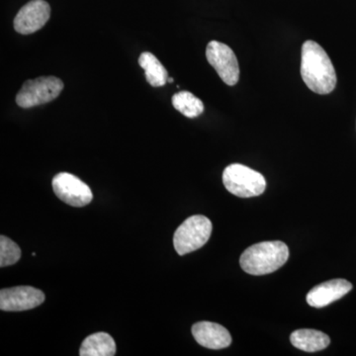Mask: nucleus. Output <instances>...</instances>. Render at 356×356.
Instances as JSON below:
<instances>
[{
    "instance_id": "1",
    "label": "nucleus",
    "mask_w": 356,
    "mask_h": 356,
    "mask_svg": "<svg viewBox=\"0 0 356 356\" xmlns=\"http://www.w3.org/2000/svg\"><path fill=\"white\" fill-rule=\"evenodd\" d=\"M301 76L313 92L329 95L337 86V74L331 58L315 41H306L302 46Z\"/></svg>"
},
{
    "instance_id": "2",
    "label": "nucleus",
    "mask_w": 356,
    "mask_h": 356,
    "mask_svg": "<svg viewBox=\"0 0 356 356\" xmlns=\"http://www.w3.org/2000/svg\"><path fill=\"white\" fill-rule=\"evenodd\" d=\"M289 259V248L280 241L255 243L241 257L243 270L252 275H266L278 270Z\"/></svg>"
},
{
    "instance_id": "3",
    "label": "nucleus",
    "mask_w": 356,
    "mask_h": 356,
    "mask_svg": "<svg viewBox=\"0 0 356 356\" xmlns=\"http://www.w3.org/2000/svg\"><path fill=\"white\" fill-rule=\"evenodd\" d=\"M222 184L229 193L242 198L259 196L266 188V180L261 173L240 163L225 168Z\"/></svg>"
},
{
    "instance_id": "4",
    "label": "nucleus",
    "mask_w": 356,
    "mask_h": 356,
    "mask_svg": "<svg viewBox=\"0 0 356 356\" xmlns=\"http://www.w3.org/2000/svg\"><path fill=\"white\" fill-rule=\"evenodd\" d=\"M212 229V222L207 217L195 215L187 218L173 236L177 254L185 255L202 248L209 241Z\"/></svg>"
},
{
    "instance_id": "5",
    "label": "nucleus",
    "mask_w": 356,
    "mask_h": 356,
    "mask_svg": "<svg viewBox=\"0 0 356 356\" xmlns=\"http://www.w3.org/2000/svg\"><path fill=\"white\" fill-rule=\"evenodd\" d=\"M64 83L56 76H41L23 83L16 95V103L21 108H32L53 102L60 95Z\"/></svg>"
},
{
    "instance_id": "6",
    "label": "nucleus",
    "mask_w": 356,
    "mask_h": 356,
    "mask_svg": "<svg viewBox=\"0 0 356 356\" xmlns=\"http://www.w3.org/2000/svg\"><path fill=\"white\" fill-rule=\"evenodd\" d=\"M51 185L57 197L72 207H84L92 201V191L88 185L72 173H58Z\"/></svg>"
},
{
    "instance_id": "7",
    "label": "nucleus",
    "mask_w": 356,
    "mask_h": 356,
    "mask_svg": "<svg viewBox=\"0 0 356 356\" xmlns=\"http://www.w3.org/2000/svg\"><path fill=\"white\" fill-rule=\"evenodd\" d=\"M206 58L225 83L231 86L238 83L240 67L235 53L228 44L211 41L206 48Z\"/></svg>"
},
{
    "instance_id": "8",
    "label": "nucleus",
    "mask_w": 356,
    "mask_h": 356,
    "mask_svg": "<svg viewBox=\"0 0 356 356\" xmlns=\"http://www.w3.org/2000/svg\"><path fill=\"white\" fill-rule=\"evenodd\" d=\"M51 7L44 0H31L20 9L14 18V29L19 34L29 35L42 29L50 19Z\"/></svg>"
},
{
    "instance_id": "9",
    "label": "nucleus",
    "mask_w": 356,
    "mask_h": 356,
    "mask_svg": "<svg viewBox=\"0 0 356 356\" xmlns=\"http://www.w3.org/2000/svg\"><path fill=\"white\" fill-rule=\"evenodd\" d=\"M44 294L31 286L7 288L0 291V309L6 312L32 310L44 303Z\"/></svg>"
},
{
    "instance_id": "10",
    "label": "nucleus",
    "mask_w": 356,
    "mask_h": 356,
    "mask_svg": "<svg viewBox=\"0 0 356 356\" xmlns=\"http://www.w3.org/2000/svg\"><path fill=\"white\" fill-rule=\"evenodd\" d=\"M353 289V284L346 280H332L312 288L307 294V303L314 308L329 306L343 298Z\"/></svg>"
},
{
    "instance_id": "11",
    "label": "nucleus",
    "mask_w": 356,
    "mask_h": 356,
    "mask_svg": "<svg viewBox=\"0 0 356 356\" xmlns=\"http://www.w3.org/2000/svg\"><path fill=\"white\" fill-rule=\"evenodd\" d=\"M192 334L200 346L210 350H222L232 343L228 330L216 323H196L192 327Z\"/></svg>"
},
{
    "instance_id": "12",
    "label": "nucleus",
    "mask_w": 356,
    "mask_h": 356,
    "mask_svg": "<svg viewBox=\"0 0 356 356\" xmlns=\"http://www.w3.org/2000/svg\"><path fill=\"white\" fill-rule=\"evenodd\" d=\"M290 341L295 348L306 353H316L325 350L331 343L327 334L316 330L302 329L293 332Z\"/></svg>"
},
{
    "instance_id": "13",
    "label": "nucleus",
    "mask_w": 356,
    "mask_h": 356,
    "mask_svg": "<svg viewBox=\"0 0 356 356\" xmlns=\"http://www.w3.org/2000/svg\"><path fill=\"white\" fill-rule=\"evenodd\" d=\"M116 355V343L106 332H96L84 339L79 350L81 356H113Z\"/></svg>"
},
{
    "instance_id": "14",
    "label": "nucleus",
    "mask_w": 356,
    "mask_h": 356,
    "mask_svg": "<svg viewBox=\"0 0 356 356\" xmlns=\"http://www.w3.org/2000/svg\"><path fill=\"white\" fill-rule=\"evenodd\" d=\"M139 65L145 70L147 83L154 88H161L168 81V70L158 60V58L149 51L140 54Z\"/></svg>"
},
{
    "instance_id": "15",
    "label": "nucleus",
    "mask_w": 356,
    "mask_h": 356,
    "mask_svg": "<svg viewBox=\"0 0 356 356\" xmlns=\"http://www.w3.org/2000/svg\"><path fill=\"white\" fill-rule=\"evenodd\" d=\"M173 107L187 118H195L204 112L203 102L189 91H179L172 96Z\"/></svg>"
},
{
    "instance_id": "16",
    "label": "nucleus",
    "mask_w": 356,
    "mask_h": 356,
    "mask_svg": "<svg viewBox=\"0 0 356 356\" xmlns=\"http://www.w3.org/2000/svg\"><path fill=\"white\" fill-rule=\"evenodd\" d=\"M20 257V248L7 236H0V267L13 266Z\"/></svg>"
},
{
    "instance_id": "17",
    "label": "nucleus",
    "mask_w": 356,
    "mask_h": 356,
    "mask_svg": "<svg viewBox=\"0 0 356 356\" xmlns=\"http://www.w3.org/2000/svg\"><path fill=\"white\" fill-rule=\"evenodd\" d=\"M168 83H173V79L172 77H168Z\"/></svg>"
}]
</instances>
